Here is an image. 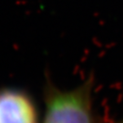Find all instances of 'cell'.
<instances>
[{
    "label": "cell",
    "mask_w": 123,
    "mask_h": 123,
    "mask_svg": "<svg viewBox=\"0 0 123 123\" xmlns=\"http://www.w3.org/2000/svg\"><path fill=\"white\" fill-rule=\"evenodd\" d=\"M44 114L41 123H101L94 106V77L78 87L62 89L50 79L43 90Z\"/></svg>",
    "instance_id": "1"
},
{
    "label": "cell",
    "mask_w": 123,
    "mask_h": 123,
    "mask_svg": "<svg viewBox=\"0 0 123 123\" xmlns=\"http://www.w3.org/2000/svg\"><path fill=\"white\" fill-rule=\"evenodd\" d=\"M41 120L31 94L13 87L0 88V123H41Z\"/></svg>",
    "instance_id": "2"
},
{
    "label": "cell",
    "mask_w": 123,
    "mask_h": 123,
    "mask_svg": "<svg viewBox=\"0 0 123 123\" xmlns=\"http://www.w3.org/2000/svg\"><path fill=\"white\" fill-rule=\"evenodd\" d=\"M116 123H123V119H121L120 120H119L118 122H116Z\"/></svg>",
    "instance_id": "3"
}]
</instances>
